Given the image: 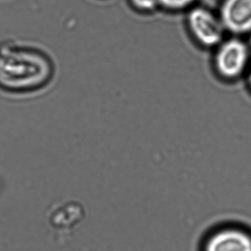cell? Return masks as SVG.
<instances>
[{"instance_id": "1", "label": "cell", "mask_w": 251, "mask_h": 251, "mask_svg": "<svg viewBox=\"0 0 251 251\" xmlns=\"http://www.w3.org/2000/svg\"><path fill=\"white\" fill-rule=\"evenodd\" d=\"M251 55L249 45L243 37H226L214 49V73L224 81H236L248 73L251 64Z\"/></svg>"}, {"instance_id": "2", "label": "cell", "mask_w": 251, "mask_h": 251, "mask_svg": "<svg viewBox=\"0 0 251 251\" xmlns=\"http://www.w3.org/2000/svg\"><path fill=\"white\" fill-rule=\"evenodd\" d=\"M186 23L193 40L205 49L214 50L227 33L218 13L199 4L187 11Z\"/></svg>"}, {"instance_id": "3", "label": "cell", "mask_w": 251, "mask_h": 251, "mask_svg": "<svg viewBox=\"0 0 251 251\" xmlns=\"http://www.w3.org/2000/svg\"><path fill=\"white\" fill-rule=\"evenodd\" d=\"M201 251H251V232L236 225L217 227L205 236Z\"/></svg>"}, {"instance_id": "4", "label": "cell", "mask_w": 251, "mask_h": 251, "mask_svg": "<svg viewBox=\"0 0 251 251\" xmlns=\"http://www.w3.org/2000/svg\"><path fill=\"white\" fill-rule=\"evenodd\" d=\"M217 13L230 36L251 34V0H221Z\"/></svg>"}, {"instance_id": "5", "label": "cell", "mask_w": 251, "mask_h": 251, "mask_svg": "<svg viewBox=\"0 0 251 251\" xmlns=\"http://www.w3.org/2000/svg\"><path fill=\"white\" fill-rule=\"evenodd\" d=\"M199 0H159L160 9L167 12L188 11L198 5Z\"/></svg>"}, {"instance_id": "6", "label": "cell", "mask_w": 251, "mask_h": 251, "mask_svg": "<svg viewBox=\"0 0 251 251\" xmlns=\"http://www.w3.org/2000/svg\"><path fill=\"white\" fill-rule=\"evenodd\" d=\"M129 6L138 14H151L160 9L159 0H127Z\"/></svg>"}, {"instance_id": "7", "label": "cell", "mask_w": 251, "mask_h": 251, "mask_svg": "<svg viewBox=\"0 0 251 251\" xmlns=\"http://www.w3.org/2000/svg\"><path fill=\"white\" fill-rule=\"evenodd\" d=\"M246 77L248 88H249V89L251 92V67H250L249 70H248V73H247Z\"/></svg>"}]
</instances>
